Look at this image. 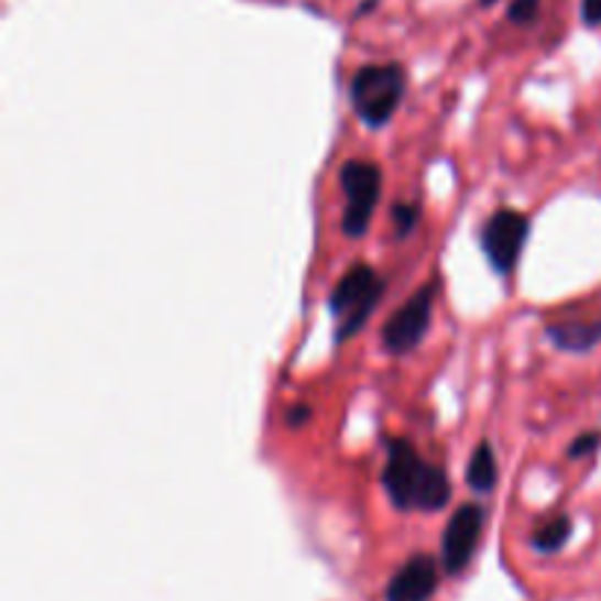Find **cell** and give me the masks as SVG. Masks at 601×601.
I'll list each match as a JSON object with an SVG mask.
<instances>
[{"mask_svg":"<svg viewBox=\"0 0 601 601\" xmlns=\"http://www.w3.org/2000/svg\"><path fill=\"white\" fill-rule=\"evenodd\" d=\"M387 458L382 467V488L391 505L402 514L426 511L437 514L452 502V479L444 467L426 461L408 437H387Z\"/></svg>","mask_w":601,"mask_h":601,"instance_id":"1","label":"cell"},{"mask_svg":"<svg viewBox=\"0 0 601 601\" xmlns=\"http://www.w3.org/2000/svg\"><path fill=\"white\" fill-rule=\"evenodd\" d=\"M408 91V68L402 62H382V65H361L349 77V106L358 121L370 130H384L400 112Z\"/></svg>","mask_w":601,"mask_h":601,"instance_id":"2","label":"cell"},{"mask_svg":"<svg viewBox=\"0 0 601 601\" xmlns=\"http://www.w3.org/2000/svg\"><path fill=\"white\" fill-rule=\"evenodd\" d=\"M387 294V280L373 264L356 262L331 288L326 308L335 320V343H343L364 329Z\"/></svg>","mask_w":601,"mask_h":601,"instance_id":"3","label":"cell"},{"mask_svg":"<svg viewBox=\"0 0 601 601\" xmlns=\"http://www.w3.org/2000/svg\"><path fill=\"white\" fill-rule=\"evenodd\" d=\"M340 192H343V218L340 232L347 238H364L373 215L382 203L384 174L382 167L370 159H349L338 174Z\"/></svg>","mask_w":601,"mask_h":601,"instance_id":"4","label":"cell"},{"mask_svg":"<svg viewBox=\"0 0 601 601\" xmlns=\"http://www.w3.org/2000/svg\"><path fill=\"white\" fill-rule=\"evenodd\" d=\"M435 299H437V280H428L419 285L396 312L382 323L379 340L387 356H411L414 349L426 340L431 320H435Z\"/></svg>","mask_w":601,"mask_h":601,"instance_id":"5","label":"cell"},{"mask_svg":"<svg viewBox=\"0 0 601 601\" xmlns=\"http://www.w3.org/2000/svg\"><path fill=\"white\" fill-rule=\"evenodd\" d=\"M532 236V220L516 209H496L479 229L481 253L499 276H511L523 259V250Z\"/></svg>","mask_w":601,"mask_h":601,"instance_id":"6","label":"cell"},{"mask_svg":"<svg viewBox=\"0 0 601 601\" xmlns=\"http://www.w3.org/2000/svg\"><path fill=\"white\" fill-rule=\"evenodd\" d=\"M484 523H488V511L479 502H463L455 507L440 537V564L446 576H461L463 569L470 567L484 534Z\"/></svg>","mask_w":601,"mask_h":601,"instance_id":"7","label":"cell"},{"mask_svg":"<svg viewBox=\"0 0 601 601\" xmlns=\"http://www.w3.org/2000/svg\"><path fill=\"white\" fill-rule=\"evenodd\" d=\"M440 581V567L431 555H411L387 584V601H431Z\"/></svg>","mask_w":601,"mask_h":601,"instance_id":"8","label":"cell"},{"mask_svg":"<svg viewBox=\"0 0 601 601\" xmlns=\"http://www.w3.org/2000/svg\"><path fill=\"white\" fill-rule=\"evenodd\" d=\"M546 338L555 349L560 352H576V356H584L590 349H595L601 343V317L595 320H558L546 323Z\"/></svg>","mask_w":601,"mask_h":601,"instance_id":"9","label":"cell"},{"mask_svg":"<svg viewBox=\"0 0 601 601\" xmlns=\"http://www.w3.org/2000/svg\"><path fill=\"white\" fill-rule=\"evenodd\" d=\"M463 479H467L470 490H476V493H481V496H488V493H493V490H496L499 458H496V449H493V444H490V440H481V444L472 449Z\"/></svg>","mask_w":601,"mask_h":601,"instance_id":"10","label":"cell"},{"mask_svg":"<svg viewBox=\"0 0 601 601\" xmlns=\"http://www.w3.org/2000/svg\"><path fill=\"white\" fill-rule=\"evenodd\" d=\"M572 537V516L569 514H555L549 516L546 523H540L532 534V549L540 551V555H555L567 546V540Z\"/></svg>","mask_w":601,"mask_h":601,"instance_id":"11","label":"cell"},{"mask_svg":"<svg viewBox=\"0 0 601 601\" xmlns=\"http://www.w3.org/2000/svg\"><path fill=\"white\" fill-rule=\"evenodd\" d=\"M419 218H423L419 203H396L393 206V232H396V238L414 236V229L419 227Z\"/></svg>","mask_w":601,"mask_h":601,"instance_id":"12","label":"cell"},{"mask_svg":"<svg viewBox=\"0 0 601 601\" xmlns=\"http://www.w3.org/2000/svg\"><path fill=\"white\" fill-rule=\"evenodd\" d=\"M543 0H511V7H507V21L511 24H532L537 12H540Z\"/></svg>","mask_w":601,"mask_h":601,"instance_id":"13","label":"cell"},{"mask_svg":"<svg viewBox=\"0 0 601 601\" xmlns=\"http://www.w3.org/2000/svg\"><path fill=\"white\" fill-rule=\"evenodd\" d=\"M601 444V431H584V435H578L576 440H572V446H569V458H584V455L595 452Z\"/></svg>","mask_w":601,"mask_h":601,"instance_id":"14","label":"cell"},{"mask_svg":"<svg viewBox=\"0 0 601 601\" xmlns=\"http://www.w3.org/2000/svg\"><path fill=\"white\" fill-rule=\"evenodd\" d=\"M308 419H312V405L297 402V405H291L288 408V417H285V423H288L291 428H299V426H305Z\"/></svg>","mask_w":601,"mask_h":601,"instance_id":"15","label":"cell"},{"mask_svg":"<svg viewBox=\"0 0 601 601\" xmlns=\"http://www.w3.org/2000/svg\"><path fill=\"white\" fill-rule=\"evenodd\" d=\"M581 21L584 26H601V0H581Z\"/></svg>","mask_w":601,"mask_h":601,"instance_id":"16","label":"cell"},{"mask_svg":"<svg viewBox=\"0 0 601 601\" xmlns=\"http://www.w3.org/2000/svg\"><path fill=\"white\" fill-rule=\"evenodd\" d=\"M481 7H493V3H496V0H479Z\"/></svg>","mask_w":601,"mask_h":601,"instance_id":"17","label":"cell"}]
</instances>
